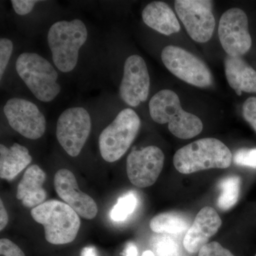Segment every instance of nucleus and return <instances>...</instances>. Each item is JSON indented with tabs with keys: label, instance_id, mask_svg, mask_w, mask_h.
I'll list each match as a JSON object with an SVG mask.
<instances>
[{
	"label": "nucleus",
	"instance_id": "f257e3e1",
	"mask_svg": "<svg viewBox=\"0 0 256 256\" xmlns=\"http://www.w3.org/2000/svg\"><path fill=\"white\" fill-rule=\"evenodd\" d=\"M149 110L154 122L168 124L170 132L180 139H192L203 130L201 119L183 110L178 94L169 89L160 90L152 97Z\"/></svg>",
	"mask_w": 256,
	"mask_h": 256
},
{
	"label": "nucleus",
	"instance_id": "f03ea898",
	"mask_svg": "<svg viewBox=\"0 0 256 256\" xmlns=\"http://www.w3.org/2000/svg\"><path fill=\"white\" fill-rule=\"evenodd\" d=\"M233 156L228 146L216 138H203L182 146L174 156L178 172L190 174L210 169H226Z\"/></svg>",
	"mask_w": 256,
	"mask_h": 256
},
{
	"label": "nucleus",
	"instance_id": "7ed1b4c3",
	"mask_svg": "<svg viewBox=\"0 0 256 256\" xmlns=\"http://www.w3.org/2000/svg\"><path fill=\"white\" fill-rule=\"evenodd\" d=\"M88 40V30L79 18L56 22L52 25L47 40L52 60L60 72H72L78 64L79 52Z\"/></svg>",
	"mask_w": 256,
	"mask_h": 256
},
{
	"label": "nucleus",
	"instance_id": "20e7f679",
	"mask_svg": "<svg viewBox=\"0 0 256 256\" xmlns=\"http://www.w3.org/2000/svg\"><path fill=\"white\" fill-rule=\"evenodd\" d=\"M31 215L37 223L43 225L45 238L54 245L73 242L80 226L79 215L64 202L50 200L32 208Z\"/></svg>",
	"mask_w": 256,
	"mask_h": 256
},
{
	"label": "nucleus",
	"instance_id": "39448f33",
	"mask_svg": "<svg viewBox=\"0 0 256 256\" xmlns=\"http://www.w3.org/2000/svg\"><path fill=\"white\" fill-rule=\"evenodd\" d=\"M16 70L32 94L38 100L52 102L60 94L58 74L54 66L36 53L24 52L18 56Z\"/></svg>",
	"mask_w": 256,
	"mask_h": 256
},
{
	"label": "nucleus",
	"instance_id": "423d86ee",
	"mask_svg": "<svg viewBox=\"0 0 256 256\" xmlns=\"http://www.w3.org/2000/svg\"><path fill=\"white\" fill-rule=\"evenodd\" d=\"M140 127V118L136 111L131 108L121 110L99 136L102 159L110 163L120 159L134 142Z\"/></svg>",
	"mask_w": 256,
	"mask_h": 256
},
{
	"label": "nucleus",
	"instance_id": "0eeeda50",
	"mask_svg": "<svg viewBox=\"0 0 256 256\" xmlns=\"http://www.w3.org/2000/svg\"><path fill=\"white\" fill-rule=\"evenodd\" d=\"M161 58L169 72L190 85L206 88L213 84V76L206 64L181 47L165 46L162 50Z\"/></svg>",
	"mask_w": 256,
	"mask_h": 256
},
{
	"label": "nucleus",
	"instance_id": "6e6552de",
	"mask_svg": "<svg viewBox=\"0 0 256 256\" xmlns=\"http://www.w3.org/2000/svg\"><path fill=\"white\" fill-rule=\"evenodd\" d=\"M92 128V118L87 110L82 107L69 108L58 117L56 134L64 151L76 158L82 152Z\"/></svg>",
	"mask_w": 256,
	"mask_h": 256
},
{
	"label": "nucleus",
	"instance_id": "1a4fd4ad",
	"mask_svg": "<svg viewBox=\"0 0 256 256\" xmlns=\"http://www.w3.org/2000/svg\"><path fill=\"white\" fill-rule=\"evenodd\" d=\"M212 2L208 0H176L175 11L194 41L206 43L213 36L216 26Z\"/></svg>",
	"mask_w": 256,
	"mask_h": 256
},
{
	"label": "nucleus",
	"instance_id": "9d476101",
	"mask_svg": "<svg viewBox=\"0 0 256 256\" xmlns=\"http://www.w3.org/2000/svg\"><path fill=\"white\" fill-rule=\"evenodd\" d=\"M218 33L220 44L230 56L242 57L252 48L248 18L242 9L230 8L222 14Z\"/></svg>",
	"mask_w": 256,
	"mask_h": 256
},
{
	"label": "nucleus",
	"instance_id": "9b49d317",
	"mask_svg": "<svg viewBox=\"0 0 256 256\" xmlns=\"http://www.w3.org/2000/svg\"><path fill=\"white\" fill-rule=\"evenodd\" d=\"M4 114L11 128L23 137L38 140L44 134L45 116L31 101L20 98H10L4 106Z\"/></svg>",
	"mask_w": 256,
	"mask_h": 256
},
{
	"label": "nucleus",
	"instance_id": "f8f14e48",
	"mask_svg": "<svg viewBox=\"0 0 256 256\" xmlns=\"http://www.w3.org/2000/svg\"><path fill=\"white\" fill-rule=\"evenodd\" d=\"M164 154L158 146L133 150L127 158L128 178L134 186L146 188L154 184L164 166Z\"/></svg>",
	"mask_w": 256,
	"mask_h": 256
},
{
	"label": "nucleus",
	"instance_id": "ddd939ff",
	"mask_svg": "<svg viewBox=\"0 0 256 256\" xmlns=\"http://www.w3.org/2000/svg\"><path fill=\"white\" fill-rule=\"evenodd\" d=\"M150 88V77L146 62L140 56H130L124 62L120 86L121 99L130 107H138L148 100Z\"/></svg>",
	"mask_w": 256,
	"mask_h": 256
},
{
	"label": "nucleus",
	"instance_id": "4468645a",
	"mask_svg": "<svg viewBox=\"0 0 256 256\" xmlns=\"http://www.w3.org/2000/svg\"><path fill=\"white\" fill-rule=\"evenodd\" d=\"M54 184L58 196L79 216L89 220L95 218L98 210L96 202L79 190L76 178L70 170H58L56 173Z\"/></svg>",
	"mask_w": 256,
	"mask_h": 256
},
{
	"label": "nucleus",
	"instance_id": "2eb2a0df",
	"mask_svg": "<svg viewBox=\"0 0 256 256\" xmlns=\"http://www.w3.org/2000/svg\"><path fill=\"white\" fill-rule=\"evenodd\" d=\"M222 220L215 208L205 206L200 210L193 224L188 228L184 238V247L190 254H196L208 244V240L218 232Z\"/></svg>",
	"mask_w": 256,
	"mask_h": 256
},
{
	"label": "nucleus",
	"instance_id": "dca6fc26",
	"mask_svg": "<svg viewBox=\"0 0 256 256\" xmlns=\"http://www.w3.org/2000/svg\"><path fill=\"white\" fill-rule=\"evenodd\" d=\"M46 175L36 164L28 168L18 185L16 198L24 206L34 208L45 202L47 194L44 188Z\"/></svg>",
	"mask_w": 256,
	"mask_h": 256
},
{
	"label": "nucleus",
	"instance_id": "f3484780",
	"mask_svg": "<svg viewBox=\"0 0 256 256\" xmlns=\"http://www.w3.org/2000/svg\"><path fill=\"white\" fill-rule=\"evenodd\" d=\"M142 18L146 26L166 36L178 33L181 30L174 11L164 2H152L146 4Z\"/></svg>",
	"mask_w": 256,
	"mask_h": 256
},
{
	"label": "nucleus",
	"instance_id": "a211bd4d",
	"mask_svg": "<svg viewBox=\"0 0 256 256\" xmlns=\"http://www.w3.org/2000/svg\"><path fill=\"white\" fill-rule=\"evenodd\" d=\"M227 82L237 95L242 92H256V70L242 57L227 56L224 60Z\"/></svg>",
	"mask_w": 256,
	"mask_h": 256
},
{
	"label": "nucleus",
	"instance_id": "6ab92c4d",
	"mask_svg": "<svg viewBox=\"0 0 256 256\" xmlns=\"http://www.w3.org/2000/svg\"><path fill=\"white\" fill-rule=\"evenodd\" d=\"M32 162L26 146L14 143L10 148L0 144V178L12 181Z\"/></svg>",
	"mask_w": 256,
	"mask_h": 256
},
{
	"label": "nucleus",
	"instance_id": "aec40b11",
	"mask_svg": "<svg viewBox=\"0 0 256 256\" xmlns=\"http://www.w3.org/2000/svg\"><path fill=\"white\" fill-rule=\"evenodd\" d=\"M191 222L185 214L176 212H164L152 218L150 227L158 234H178L188 230Z\"/></svg>",
	"mask_w": 256,
	"mask_h": 256
},
{
	"label": "nucleus",
	"instance_id": "412c9836",
	"mask_svg": "<svg viewBox=\"0 0 256 256\" xmlns=\"http://www.w3.org/2000/svg\"><path fill=\"white\" fill-rule=\"evenodd\" d=\"M242 180L236 175H230L220 180L218 183L220 196L217 206L220 210H228L236 204L240 194Z\"/></svg>",
	"mask_w": 256,
	"mask_h": 256
},
{
	"label": "nucleus",
	"instance_id": "4be33fe9",
	"mask_svg": "<svg viewBox=\"0 0 256 256\" xmlns=\"http://www.w3.org/2000/svg\"><path fill=\"white\" fill-rule=\"evenodd\" d=\"M138 202V197L133 192H128L120 197L111 210V220L116 222H124L127 220L136 210Z\"/></svg>",
	"mask_w": 256,
	"mask_h": 256
},
{
	"label": "nucleus",
	"instance_id": "5701e85b",
	"mask_svg": "<svg viewBox=\"0 0 256 256\" xmlns=\"http://www.w3.org/2000/svg\"><path fill=\"white\" fill-rule=\"evenodd\" d=\"M233 160L234 162L239 166L256 169V148L238 150L234 154Z\"/></svg>",
	"mask_w": 256,
	"mask_h": 256
},
{
	"label": "nucleus",
	"instance_id": "b1692460",
	"mask_svg": "<svg viewBox=\"0 0 256 256\" xmlns=\"http://www.w3.org/2000/svg\"><path fill=\"white\" fill-rule=\"evenodd\" d=\"M14 44L8 38L0 40V79L2 80L6 67L9 64L10 58L14 50Z\"/></svg>",
	"mask_w": 256,
	"mask_h": 256
},
{
	"label": "nucleus",
	"instance_id": "393cba45",
	"mask_svg": "<svg viewBox=\"0 0 256 256\" xmlns=\"http://www.w3.org/2000/svg\"><path fill=\"white\" fill-rule=\"evenodd\" d=\"M242 117L256 132V97H250L244 102Z\"/></svg>",
	"mask_w": 256,
	"mask_h": 256
},
{
	"label": "nucleus",
	"instance_id": "a878e982",
	"mask_svg": "<svg viewBox=\"0 0 256 256\" xmlns=\"http://www.w3.org/2000/svg\"><path fill=\"white\" fill-rule=\"evenodd\" d=\"M198 256H235L220 242H210L204 246L198 252Z\"/></svg>",
	"mask_w": 256,
	"mask_h": 256
},
{
	"label": "nucleus",
	"instance_id": "bb28decb",
	"mask_svg": "<svg viewBox=\"0 0 256 256\" xmlns=\"http://www.w3.org/2000/svg\"><path fill=\"white\" fill-rule=\"evenodd\" d=\"M0 255L1 256H25L24 252L16 244L8 238L0 240Z\"/></svg>",
	"mask_w": 256,
	"mask_h": 256
},
{
	"label": "nucleus",
	"instance_id": "cd10ccee",
	"mask_svg": "<svg viewBox=\"0 0 256 256\" xmlns=\"http://www.w3.org/2000/svg\"><path fill=\"white\" fill-rule=\"evenodd\" d=\"M38 2L36 0H12L11 1L13 9L20 16H25L30 14Z\"/></svg>",
	"mask_w": 256,
	"mask_h": 256
},
{
	"label": "nucleus",
	"instance_id": "c85d7f7f",
	"mask_svg": "<svg viewBox=\"0 0 256 256\" xmlns=\"http://www.w3.org/2000/svg\"><path fill=\"white\" fill-rule=\"evenodd\" d=\"M154 249L158 256H171L175 252V244L168 240H160L156 242Z\"/></svg>",
	"mask_w": 256,
	"mask_h": 256
},
{
	"label": "nucleus",
	"instance_id": "c756f323",
	"mask_svg": "<svg viewBox=\"0 0 256 256\" xmlns=\"http://www.w3.org/2000/svg\"><path fill=\"white\" fill-rule=\"evenodd\" d=\"M9 222V216H8V212L4 206L2 200L0 201V230L3 229L8 225Z\"/></svg>",
	"mask_w": 256,
	"mask_h": 256
},
{
	"label": "nucleus",
	"instance_id": "7c9ffc66",
	"mask_svg": "<svg viewBox=\"0 0 256 256\" xmlns=\"http://www.w3.org/2000/svg\"><path fill=\"white\" fill-rule=\"evenodd\" d=\"M138 248L136 244L132 242H128L127 245L124 248L122 255L124 256H138Z\"/></svg>",
	"mask_w": 256,
	"mask_h": 256
},
{
	"label": "nucleus",
	"instance_id": "2f4dec72",
	"mask_svg": "<svg viewBox=\"0 0 256 256\" xmlns=\"http://www.w3.org/2000/svg\"><path fill=\"white\" fill-rule=\"evenodd\" d=\"M82 256H97L96 248L87 246L82 249Z\"/></svg>",
	"mask_w": 256,
	"mask_h": 256
},
{
	"label": "nucleus",
	"instance_id": "473e14b6",
	"mask_svg": "<svg viewBox=\"0 0 256 256\" xmlns=\"http://www.w3.org/2000/svg\"><path fill=\"white\" fill-rule=\"evenodd\" d=\"M142 256H156V254H154L152 250H146L143 252Z\"/></svg>",
	"mask_w": 256,
	"mask_h": 256
},
{
	"label": "nucleus",
	"instance_id": "72a5a7b5",
	"mask_svg": "<svg viewBox=\"0 0 256 256\" xmlns=\"http://www.w3.org/2000/svg\"><path fill=\"white\" fill-rule=\"evenodd\" d=\"M255 256H256V255Z\"/></svg>",
	"mask_w": 256,
	"mask_h": 256
}]
</instances>
